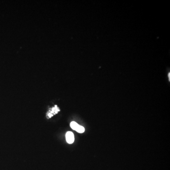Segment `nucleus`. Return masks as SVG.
Returning <instances> with one entry per match:
<instances>
[{"instance_id":"f257e3e1","label":"nucleus","mask_w":170,"mask_h":170,"mask_svg":"<svg viewBox=\"0 0 170 170\" xmlns=\"http://www.w3.org/2000/svg\"><path fill=\"white\" fill-rule=\"evenodd\" d=\"M66 139L69 144H72L74 141V134L71 131H68L66 134Z\"/></svg>"},{"instance_id":"f03ea898","label":"nucleus","mask_w":170,"mask_h":170,"mask_svg":"<svg viewBox=\"0 0 170 170\" xmlns=\"http://www.w3.org/2000/svg\"><path fill=\"white\" fill-rule=\"evenodd\" d=\"M60 111V109H59L57 105H55V107L52 108V111L48 114V117L51 118L53 115L57 114Z\"/></svg>"},{"instance_id":"7ed1b4c3","label":"nucleus","mask_w":170,"mask_h":170,"mask_svg":"<svg viewBox=\"0 0 170 170\" xmlns=\"http://www.w3.org/2000/svg\"><path fill=\"white\" fill-rule=\"evenodd\" d=\"M70 125V127L72 128V129L75 130L76 131L78 129V128L79 127V125L77 123L75 122H71Z\"/></svg>"},{"instance_id":"20e7f679","label":"nucleus","mask_w":170,"mask_h":170,"mask_svg":"<svg viewBox=\"0 0 170 170\" xmlns=\"http://www.w3.org/2000/svg\"><path fill=\"white\" fill-rule=\"evenodd\" d=\"M76 131L80 133H82L84 132L85 131L84 128L82 127V126L79 125V127L78 128L77 130H76Z\"/></svg>"},{"instance_id":"39448f33","label":"nucleus","mask_w":170,"mask_h":170,"mask_svg":"<svg viewBox=\"0 0 170 170\" xmlns=\"http://www.w3.org/2000/svg\"><path fill=\"white\" fill-rule=\"evenodd\" d=\"M168 75H169V81H170V73L168 74Z\"/></svg>"}]
</instances>
